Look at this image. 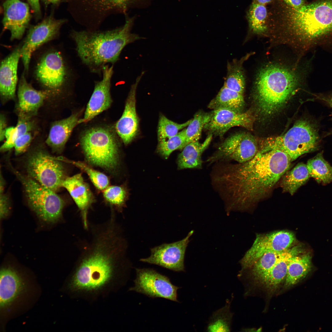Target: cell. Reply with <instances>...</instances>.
I'll return each mask as SVG.
<instances>
[{
  "instance_id": "1",
  "label": "cell",
  "mask_w": 332,
  "mask_h": 332,
  "mask_svg": "<svg viewBox=\"0 0 332 332\" xmlns=\"http://www.w3.org/2000/svg\"><path fill=\"white\" fill-rule=\"evenodd\" d=\"M277 149L258 151L246 162L215 163L211 183L231 211L244 209L265 198L288 171L291 162Z\"/></svg>"
},
{
  "instance_id": "2",
  "label": "cell",
  "mask_w": 332,
  "mask_h": 332,
  "mask_svg": "<svg viewBox=\"0 0 332 332\" xmlns=\"http://www.w3.org/2000/svg\"><path fill=\"white\" fill-rule=\"evenodd\" d=\"M91 231L69 287L77 296L95 297L114 288L124 266L126 245L121 228L114 223L99 224Z\"/></svg>"
},
{
  "instance_id": "3",
  "label": "cell",
  "mask_w": 332,
  "mask_h": 332,
  "mask_svg": "<svg viewBox=\"0 0 332 332\" xmlns=\"http://www.w3.org/2000/svg\"><path fill=\"white\" fill-rule=\"evenodd\" d=\"M133 20L122 27L103 31H73L71 37L82 63L93 73L102 74L104 67L114 64L127 45L142 38L131 32Z\"/></svg>"
},
{
  "instance_id": "4",
  "label": "cell",
  "mask_w": 332,
  "mask_h": 332,
  "mask_svg": "<svg viewBox=\"0 0 332 332\" xmlns=\"http://www.w3.org/2000/svg\"><path fill=\"white\" fill-rule=\"evenodd\" d=\"M282 21L287 34L301 42L332 37V0H314L297 9L287 6Z\"/></svg>"
},
{
  "instance_id": "5",
  "label": "cell",
  "mask_w": 332,
  "mask_h": 332,
  "mask_svg": "<svg viewBox=\"0 0 332 332\" xmlns=\"http://www.w3.org/2000/svg\"><path fill=\"white\" fill-rule=\"evenodd\" d=\"M299 77L293 70L275 63L263 66L255 83V98L262 114L270 115L278 111L295 93Z\"/></svg>"
},
{
  "instance_id": "6",
  "label": "cell",
  "mask_w": 332,
  "mask_h": 332,
  "mask_svg": "<svg viewBox=\"0 0 332 332\" xmlns=\"http://www.w3.org/2000/svg\"><path fill=\"white\" fill-rule=\"evenodd\" d=\"M318 128L313 119L300 120L283 135L259 141V151L279 150L286 153L292 161L318 149L320 141Z\"/></svg>"
},
{
  "instance_id": "7",
  "label": "cell",
  "mask_w": 332,
  "mask_h": 332,
  "mask_svg": "<svg viewBox=\"0 0 332 332\" xmlns=\"http://www.w3.org/2000/svg\"><path fill=\"white\" fill-rule=\"evenodd\" d=\"M80 143L89 163L113 171L118 163V147L115 137L109 129L94 127L85 131Z\"/></svg>"
},
{
  "instance_id": "8",
  "label": "cell",
  "mask_w": 332,
  "mask_h": 332,
  "mask_svg": "<svg viewBox=\"0 0 332 332\" xmlns=\"http://www.w3.org/2000/svg\"><path fill=\"white\" fill-rule=\"evenodd\" d=\"M10 167L24 188L31 209L44 221L54 223L58 220L64 205L63 200L55 192Z\"/></svg>"
},
{
  "instance_id": "9",
  "label": "cell",
  "mask_w": 332,
  "mask_h": 332,
  "mask_svg": "<svg viewBox=\"0 0 332 332\" xmlns=\"http://www.w3.org/2000/svg\"><path fill=\"white\" fill-rule=\"evenodd\" d=\"M59 160L44 151H36L27 160L28 176L56 192L61 187L62 182L66 178L63 166Z\"/></svg>"
},
{
  "instance_id": "10",
  "label": "cell",
  "mask_w": 332,
  "mask_h": 332,
  "mask_svg": "<svg viewBox=\"0 0 332 332\" xmlns=\"http://www.w3.org/2000/svg\"><path fill=\"white\" fill-rule=\"evenodd\" d=\"M259 150V142L252 135L245 132L236 133L220 144L206 162L212 164L233 160L243 163L252 159Z\"/></svg>"
},
{
  "instance_id": "11",
  "label": "cell",
  "mask_w": 332,
  "mask_h": 332,
  "mask_svg": "<svg viewBox=\"0 0 332 332\" xmlns=\"http://www.w3.org/2000/svg\"><path fill=\"white\" fill-rule=\"evenodd\" d=\"M134 286L129 290L152 298H160L178 302L179 287L173 284L170 279L152 268H136Z\"/></svg>"
},
{
  "instance_id": "12",
  "label": "cell",
  "mask_w": 332,
  "mask_h": 332,
  "mask_svg": "<svg viewBox=\"0 0 332 332\" xmlns=\"http://www.w3.org/2000/svg\"><path fill=\"white\" fill-rule=\"evenodd\" d=\"M295 240L294 234L286 231L257 235L251 247L240 261L242 270L251 268L267 252H282L288 250L291 247Z\"/></svg>"
},
{
  "instance_id": "13",
  "label": "cell",
  "mask_w": 332,
  "mask_h": 332,
  "mask_svg": "<svg viewBox=\"0 0 332 332\" xmlns=\"http://www.w3.org/2000/svg\"><path fill=\"white\" fill-rule=\"evenodd\" d=\"M60 53L52 51L41 57L36 67L37 80L45 87L53 90L60 89L65 85L70 74Z\"/></svg>"
},
{
  "instance_id": "14",
  "label": "cell",
  "mask_w": 332,
  "mask_h": 332,
  "mask_svg": "<svg viewBox=\"0 0 332 332\" xmlns=\"http://www.w3.org/2000/svg\"><path fill=\"white\" fill-rule=\"evenodd\" d=\"M64 22V20L57 19L50 16L31 28L21 48V58L26 73L33 52L41 45L56 37Z\"/></svg>"
},
{
  "instance_id": "15",
  "label": "cell",
  "mask_w": 332,
  "mask_h": 332,
  "mask_svg": "<svg viewBox=\"0 0 332 332\" xmlns=\"http://www.w3.org/2000/svg\"><path fill=\"white\" fill-rule=\"evenodd\" d=\"M191 231L183 239L170 243H164L151 249L150 256L141 259L140 261L161 266L175 271H185L184 259Z\"/></svg>"
},
{
  "instance_id": "16",
  "label": "cell",
  "mask_w": 332,
  "mask_h": 332,
  "mask_svg": "<svg viewBox=\"0 0 332 332\" xmlns=\"http://www.w3.org/2000/svg\"><path fill=\"white\" fill-rule=\"evenodd\" d=\"M210 113V119L204 128L208 134L221 137L231 128L235 126L253 130L255 117L250 111L238 113L219 109L212 110Z\"/></svg>"
},
{
  "instance_id": "17",
  "label": "cell",
  "mask_w": 332,
  "mask_h": 332,
  "mask_svg": "<svg viewBox=\"0 0 332 332\" xmlns=\"http://www.w3.org/2000/svg\"><path fill=\"white\" fill-rule=\"evenodd\" d=\"M113 67L108 65L103 69L102 79L96 82L93 91L87 105L84 117L79 119L78 124L91 120L108 109L112 101L110 94L111 81L113 73Z\"/></svg>"
},
{
  "instance_id": "18",
  "label": "cell",
  "mask_w": 332,
  "mask_h": 332,
  "mask_svg": "<svg viewBox=\"0 0 332 332\" xmlns=\"http://www.w3.org/2000/svg\"><path fill=\"white\" fill-rule=\"evenodd\" d=\"M29 4L21 0H6L3 4L4 29L10 32V39H19L23 35L30 19Z\"/></svg>"
},
{
  "instance_id": "19",
  "label": "cell",
  "mask_w": 332,
  "mask_h": 332,
  "mask_svg": "<svg viewBox=\"0 0 332 332\" xmlns=\"http://www.w3.org/2000/svg\"><path fill=\"white\" fill-rule=\"evenodd\" d=\"M142 72L131 86L123 114L116 124V131L125 144L130 143L137 135L139 121L136 108L137 87L144 73Z\"/></svg>"
},
{
  "instance_id": "20",
  "label": "cell",
  "mask_w": 332,
  "mask_h": 332,
  "mask_svg": "<svg viewBox=\"0 0 332 332\" xmlns=\"http://www.w3.org/2000/svg\"><path fill=\"white\" fill-rule=\"evenodd\" d=\"M61 187L68 191L73 200L80 211L84 227L88 229V211L93 202V197L81 175L79 173L66 177L62 182Z\"/></svg>"
},
{
  "instance_id": "21",
  "label": "cell",
  "mask_w": 332,
  "mask_h": 332,
  "mask_svg": "<svg viewBox=\"0 0 332 332\" xmlns=\"http://www.w3.org/2000/svg\"><path fill=\"white\" fill-rule=\"evenodd\" d=\"M21 47L16 48L2 61L0 69V92L2 98H14L18 81L17 69L21 56Z\"/></svg>"
},
{
  "instance_id": "22",
  "label": "cell",
  "mask_w": 332,
  "mask_h": 332,
  "mask_svg": "<svg viewBox=\"0 0 332 332\" xmlns=\"http://www.w3.org/2000/svg\"><path fill=\"white\" fill-rule=\"evenodd\" d=\"M49 91H39L34 89L26 81L24 74L19 82L18 95V106L25 115L35 113L42 104Z\"/></svg>"
},
{
  "instance_id": "23",
  "label": "cell",
  "mask_w": 332,
  "mask_h": 332,
  "mask_svg": "<svg viewBox=\"0 0 332 332\" xmlns=\"http://www.w3.org/2000/svg\"><path fill=\"white\" fill-rule=\"evenodd\" d=\"M303 252L300 245L291 247L283 252L275 265L259 283L271 290L276 289L285 280L290 260L294 256Z\"/></svg>"
},
{
  "instance_id": "24",
  "label": "cell",
  "mask_w": 332,
  "mask_h": 332,
  "mask_svg": "<svg viewBox=\"0 0 332 332\" xmlns=\"http://www.w3.org/2000/svg\"><path fill=\"white\" fill-rule=\"evenodd\" d=\"M78 114L55 122L52 125L46 143L52 150L56 153L63 150L72 131L78 124Z\"/></svg>"
},
{
  "instance_id": "25",
  "label": "cell",
  "mask_w": 332,
  "mask_h": 332,
  "mask_svg": "<svg viewBox=\"0 0 332 332\" xmlns=\"http://www.w3.org/2000/svg\"><path fill=\"white\" fill-rule=\"evenodd\" d=\"M23 281L18 274L10 268L2 269L0 274V305L4 307L11 303L24 287Z\"/></svg>"
},
{
  "instance_id": "26",
  "label": "cell",
  "mask_w": 332,
  "mask_h": 332,
  "mask_svg": "<svg viewBox=\"0 0 332 332\" xmlns=\"http://www.w3.org/2000/svg\"><path fill=\"white\" fill-rule=\"evenodd\" d=\"M213 135H208L204 141L191 142L186 145L179 155L177 159L178 169H201L203 161L202 156L210 145Z\"/></svg>"
},
{
  "instance_id": "27",
  "label": "cell",
  "mask_w": 332,
  "mask_h": 332,
  "mask_svg": "<svg viewBox=\"0 0 332 332\" xmlns=\"http://www.w3.org/2000/svg\"><path fill=\"white\" fill-rule=\"evenodd\" d=\"M312 268L311 256L309 252H303L293 257L289 262L285 288L297 283L304 278Z\"/></svg>"
},
{
  "instance_id": "28",
  "label": "cell",
  "mask_w": 332,
  "mask_h": 332,
  "mask_svg": "<svg viewBox=\"0 0 332 332\" xmlns=\"http://www.w3.org/2000/svg\"><path fill=\"white\" fill-rule=\"evenodd\" d=\"M243 95L224 85L208 105L212 110L225 109L242 113L244 106Z\"/></svg>"
},
{
  "instance_id": "29",
  "label": "cell",
  "mask_w": 332,
  "mask_h": 332,
  "mask_svg": "<svg viewBox=\"0 0 332 332\" xmlns=\"http://www.w3.org/2000/svg\"><path fill=\"white\" fill-rule=\"evenodd\" d=\"M310 177L306 164L299 163L291 170L287 171L284 174L281 187L283 192L293 195Z\"/></svg>"
},
{
  "instance_id": "30",
  "label": "cell",
  "mask_w": 332,
  "mask_h": 332,
  "mask_svg": "<svg viewBox=\"0 0 332 332\" xmlns=\"http://www.w3.org/2000/svg\"><path fill=\"white\" fill-rule=\"evenodd\" d=\"M249 56L247 55L239 60L234 59L231 62H228L227 74L223 85L243 95L245 79L243 64Z\"/></svg>"
},
{
  "instance_id": "31",
  "label": "cell",
  "mask_w": 332,
  "mask_h": 332,
  "mask_svg": "<svg viewBox=\"0 0 332 332\" xmlns=\"http://www.w3.org/2000/svg\"><path fill=\"white\" fill-rule=\"evenodd\" d=\"M231 301L227 299L225 305L214 311L209 318L206 330L209 332H230L234 313L231 311Z\"/></svg>"
},
{
  "instance_id": "32",
  "label": "cell",
  "mask_w": 332,
  "mask_h": 332,
  "mask_svg": "<svg viewBox=\"0 0 332 332\" xmlns=\"http://www.w3.org/2000/svg\"><path fill=\"white\" fill-rule=\"evenodd\" d=\"M268 12L264 5L254 0L247 11V18L249 28L253 33L263 34L267 31Z\"/></svg>"
},
{
  "instance_id": "33",
  "label": "cell",
  "mask_w": 332,
  "mask_h": 332,
  "mask_svg": "<svg viewBox=\"0 0 332 332\" xmlns=\"http://www.w3.org/2000/svg\"><path fill=\"white\" fill-rule=\"evenodd\" d=\"M306 165L310 177L318 183L326 184L332 181V167L324 159L322 152L309 160Z\"/></svg>"
},
{
  "instance_id": "34",
  "label": "cell",
  "mask_w": 332,
  "mask_h": 332,
  "mask_svg": "<svg viewBox=\"0 0 332 332\" xmlns=\"http://www.w3.org/2000/svg\"><path fill=\"white\" fill-rule=\"evenodd\" d=\"M283 252H269L261 256L251 267L254 279L259 283L275 265Z\"/></svg>"
},
{
  "instance_id": "35",
  "label": "cell",
  "mask_w": 332,
  "mask_h": 332,
  "mask_svg": "<svg viewBox=\"0 0 332 332\" xmlns=\"http://www.w3.org/2000/svg\"><path fill=\"white\" fill-rule=\"evenodd\" d=\"M210 116V112H205L202 111H199L195 114L187 128H185L187 145L191 142L199 140L202 131L209 120Z\"/></svg>"
},
{
  "instance_id": "36",
  "label": "cell",
  "mask_w": 332,
  "mask_h": 332,
  "mask_svg": "<svg viewBox=\"0 0 332 332\" xmlns=\"http://www.w3.org/2000/svg\"><path fill=\"white\" fill-rule=\"evenodd\" d=\"M192 120V119L183 123L178 124L169 120L163 115H160L157 130L158 141L175 136L179 131L187 127Z\"/></svg>"
},
{
  "instance_id": "37",
  "label": "cell",
  "mask_w": 332,
  "mask_h": 332,
  "mask_svg": "<svg viewBox=\"0 0 332 332\" xmlns=\"http://www.w3.org/2000/svg\"><path fill=\"white\" fill-rule=\"evenodd\" d=\"M184 130L185 129H183L175 136L170 138L158 141V152L167 159L173 151L183 149L187 145Z\"/></svg>"
},
{
  "instance_id": "38",
  "label": "cell",
  "mask_w": 332,
  "mask_h": 332,
  "mask_svg": "<svg viewBox=\"0 0 332 332\" xmlns=\"http://www.w3.org/2000/svg\"><path fill=\"white\" fill-rule=\"evenodd\" d=\"M59 159L70 163L84 171L98 189L104 190L108 187L109 181L107 176L104 174L93 169L85 163L80 161L70 160L61 157Z\"/></svg>"
},
{
  "instance_id": "39",
  "label": "cell",
  "mask_w": 332,
  "mask_h": 332,
  "mask_svg": "<svg viewBox=\"0 0 332 332\" xmlns=\"http://www.w3.org/2000/svg\"><path fill=\"white\" fill-rule=\"evenodd\" d=\"M103 196L106 200L111 204L121 207L125 200L126 192L120 186H108L104 190Z\"/></svg>"
},
{
  "instance_id": "40",
  "label": "cell",
  "mask_w": 332,
  "mask_h": 332,
  "mask_svg": "<svg viewBox=\"0 0 332 332\" xmlns=\"http://www.w3.org/2000/svg\"><path fill=\"white\" fill-rule=\"evenodd\" d=\"M132 0H91L93 7L98 11L114 9L125 10Z\"/></svg>"
},
{
  "instance_id": "41",
  "label": "cell",
  "mask_w": 332,
  "mask_h": 332,
  "mask_svg": "<svg viewBox=\"0 0 332 332\" xmlns=\"http://www.w3.org/2000/svg\"><path fill=\"white\" fill-rule=\"evenodd\" d=\"M19 134L16 127H10L6 128L5 137L6 140L0 148L2 152H5L14 148L15 142Z\"/></svg>"
},
{
  "instance_id": "42",
  "label": "cell",
  "mask_w": 332,
  "mask_h": 332,
  "mask_svg": "<svg viewBox=\"0 0 332 332\" xmlns=\"http://www.w3.org/2000/svg\"><path fill=\"white\" fill-rule=\"evenodd\" d=\"M32 139V135L30 132L18 137L15 142L14 147L15 154L18 155L24 152L30 145Z\"/></svg>"
},
{
  "instance_id": "43",
  "label": "cell",
  "mask_w": 332,
  "mask_h": 332,
  "mask_svg": "<svg viewBox=\"0 0 332 332\" xmlns=\"http://www.w3.org/2000/svg\"><path fill=\"white\" fill-rule=\"evenodd\" d=\"M4 188H0V217L3 218L9 212L8 199L7 195L3 192Z\"/></svg>"
},
{
  "instance_id": "44",
  "label": "cell",
  "mask_w": 332,
  "mask_h": 332,
  "mask_svg": "<svg viewBox=\"0 0 332 332\" xmlns=\"http://www.w3.org/2000/svg\"><path fill=\"white\" fill-rule=\"evenodd\" d=\"M314 100H317L322 101L332 109V93L328 94H318L314 95ZM332 135V129L327 132L326 136Z\"/></svg>"
},
{
  "instance_id": "45",
  "label": "cell",
  "mask_w": 332,
  "mask_h": 332,
  "mask_svg": "<svg viewBox=\"0 0 332 332\" xmlns=\"http://www.w3.org/2000/svg\"><path fill=\"white\" fill-rule=\"evenodd\" d=\"M285 3L294 9L301 8L306 3V0H282Z\"/></svg>"
},
{
  "instance_id": "46",
  "label": "cell",
  "mask_w": 332,
  "mask_h": 332,
  "mask_svg": "<svg viewBox=\"0 0 332 332\" xmlns=\"http://www.w3.org/2000/svg\"><path fill=\"white\" fill-rule=\"evenodd\" d=\"M28 2L34 13L39 14L40 13L39 0H27Z\"/></svg>"
},
{
  "instance_id": "47",
  "label": "cell",
  "mask_w": 332,
  "mask_h": 332,
  "mask_svg": "<svg viewBox=\"0 0 332 332\" xmlns=\"http://www.w3.org/2000/svg\"><path fill=\"white\" fill-rule=\"evenodd\" d=\"M6 128L5 118L3 115H1L0 120V140H3L5 138V133Z\"/></svg>"
},
{
  "instance_id": "48",
  "label": "cell",
  "mask_w": 332,
  "mask_h": 332,
  "mask_svg": "<svg viewBox=\"0 0 332 332\" xmlns=\"http://www.w3.org/2000/svg\"><path fill=\"white\" fill-rule=\"evenodd\" d=\"M60 0H42L46 4H55Z\"/></svg>"
},
{
  "instance_id": "49",
  "label": "cell",
  "mask_w": 332,
  "mask_h": 332,
  "mask_svg": "<svg viewBox=\"0 0 332 332\" xmlns=\"http://www.w3.org/2000/svg\"><path fill=\"white\" fill-rule=\"evenodd\" d=\"M258 3L262 4H265L271 2L272 0H255Z\"/></svg>"
}]
</instances>
